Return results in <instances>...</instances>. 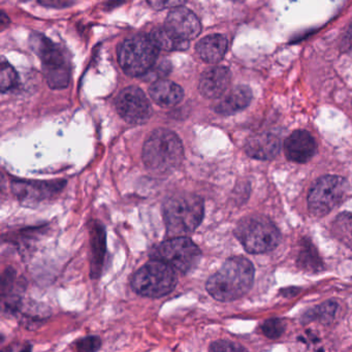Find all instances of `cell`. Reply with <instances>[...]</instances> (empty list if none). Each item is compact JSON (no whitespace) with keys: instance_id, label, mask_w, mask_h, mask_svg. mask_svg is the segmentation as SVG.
<instances>
[{"instance_id":"5b68a950","label":"cell","mask_w":352,"mask_h":352,"mask_svg":"<svg viewBox=\"0 0 352 352\" xmlns=\"http://www.w3.org/2000/svg\"><path fill=\"white\" fill-rule=\"evenodd\" d=\"M234 234L245 250L252 254L270 252L281 240L277 226L263 216H250L241 220Z\"/></svg>"},{"instance_id":"f546056e","label":"cell","mask_w":352,"mask_h":352,"mask_svg":"<svg viewBox=\"0 0 352 352\" xmlns=\"http://www.w3.org/2000/svg\"><path fill=\"white\" fill-rule=\"evenodd\" d=\"M346 43H347V44L352 45V25L350 26L349 32H348Z\"/></svg>"},{"instance_id":"484cf974","label":"cell","mask_w":352,"mask_h":352,"mask_svg":"<svg viewBox=\"0 0 352 352\" xmlns=\"http://www.w3.org/2000/svg\"><path fill=\"white\" fill-rule=\"evenodd\" d=\"M102 345V341L96 336H90V337L84 338L76 343V349L79 351H96L100 349Z\"/></svg>"},{"instance_id":"ffe728a7","label":"cell","mask_w":352,"mask_h":352,"mask_svg":"<svg viewBox=\"0 0 352 352\" xmlns=\"http://www.w3.org/2000/svg\"><path fill=\"white\" fill-rule=\"evenodd\" d=\"M150 36L160 50L170 52V51H184L188 48L189 42L177 36L166 26L155 28Z\"/></svg>"},{"instance_id":"9c48e42d","label":"cell","mask_w":352,"mask_h":352,"mask_svg":"<svg viewBox=\"0 0 352 352\" xmlns=\"http://www.w3.org/2000/svg\"><path fill=\"white\" fill-rule=\"evenodd\" d=\"M347 190V181L342 177H321L309 192V210L317 217L327 215L341 203Z\"/></svg>"},{"instance_id":"4fadbf2b","label":"cell","mask_w":352,"mask_h":352,"mask_svg":"<svg viewBox=\"0 0 352 352\" xmlns=\"http://www.w3.org/2000/svg\"><path fill=\"white\" fill-rule=\"evenodd\" d=\"M232 81V74L226 67L208 69L199 79V89L204 98L219 100L228 91Z\"/></svg>"},{"instance_id":"f1b7e54d","label":"cell","mask_w":352,"mask_h":352,"mask_svg":"<svg viewBox=\"0 0 352 352\" xmlns=\"http://www.w3.org/2000/svg\"><path fill=\"white\" fill-rule=\"evenodd\" d=\"M41 5L44 7L55 8V9H61L73 5L75 0H38Z\"/></svg>"},{"instance_id":"d6986e66","label":"cell","mask_w":352,"mask_h":352,"mask_svg":"<svg viewBox=\"0 0 352 352\" xmlns=\"http://www.w3.org/2000/svg\"><path fill=\"white\" fill-rule=\"evenodd\" d=\"M92 259L91 276L94 278L100 275L104 254H106V232L100 223L94 226L92 230Z\"/></svg>"},{"instance_id":"8fae6325","label":"cell","mask_w":352,"mask_h":352,"mask_svg":"<svg viewBox=\"0 0 352 352\" xmlns=\"http://www.w3.org/2000/svg\"><path fill=\"white\" fill-rule=\"evenodd\" d=\"M65 184V181L14 180L12 190L23 205L34 207L58 195Z\"/></svg>"},{"instance_id":"d4e9b609","label":"cell","mask_w":352,"mask_h":352,"mask_svg":"<svg viewBox=\"0 0 352 352\" xmlns=\"http://www.w3.org/2000/svg\"><path fill=\"white\" fill-rule=\"evenodd\" d=\"M261 331L269 339H277L285 331V322L279 318L269 319L261 325Z\"/></svg>"},{"instance_id":"8992f818","label":"cell","mask_w":352,"mask_h":352,"mask_svg":"<svg viewBox=\"0 0 352 352\" xmlns=\"http://www.w3.org/2000/svg\"><path fill=\"white\" fill-rule=\"evenodd\" d=\"M160 49L150 36L135 34L118 47V60L123 72L131 77L146 75L157 59Z\"/></svg>"},{"instance_id":"52a82bcc","label":"cell","mask_w":352,"mask_h":352,"mask_svg":"<svg viewBox=\"0 0 352 352\" xmlns=\"http://www.w3.org/2000/svg\"><path fill=\"white\" fill-rule=\"evenodd\" d=\"M32 46L42 60L48 85L52 89L67 88L71 78V71L63 51L43 34L32 36Z\"/></svg>"},{"instance_id":"6da1fadb","label":"cell","mask_w":352,"mask_h":352,"mask_svg":"<svg viewBox=\"0 0 352 352\" xmlns=\"http://www.w3.org/2000/svg\"><path fill=\"white\" fill-rule=\"evenodd\" d=\"M254 267L242 256L228 258L206 284L212 298L220 302H232L244 296L252 287Z\"/></svg>"},{"instance_id":"4316f807","label":"cell","mask_w":352,"mask_h":352,"mask_svg":"<svg viewBox=\"0 0 352 352\" xmlns=\"http://www.w3.org/2000/svg\"><path fill=\"white\" fill-rule=\"evenodd\" d=\"M210 351L215 352H228V351H245V348L234 342L226 341V340H219L214 342L209 348Z\"/></svg>"},{"instance_id":"2e32d148","label":"cell","mask_w":352,"mask_h":352,"mask_svg":"<svg viewBox=\"0 0 352 352\" xmlns=\"http://www.w3.org/2000/svg\"><path fill=\"white\" fill-rule=\"evenodd\" d=\"M252 100V91L247 86H238L220 98L219 102L214 106V111L218 114L230 116L244 110Z\"/></svg>"},{"instance_id":"603a6c76","label":"cell","mask_w":352,"mask_h":352,"mask_svg":"<svg viewBox=\"0 0 352 352\" xmlns=\"http://www.w3.org/2000/svg\"><path fill=\"white\" fill-rule=\"evenodd\" d=\"M18 83V75L14 67L3 61L0 69V89L3 94L13 89Z\"/></svg>"},{"instance_id":"e0dca14e","label":"cell","mask_w":352,"mask_h":352,"mask_svg":"<svg viewBox=\"0 0 352 352\" xmlns=\"http://www.w3.org/2000/svg\"><path fill=\"white\" fill-rule=\"evenodd\" d=\"M152 100L164 108H170L180 104L184 92L178 84L168 80H157L149 88Z\"/></svg>"},{"instance_id":"7c38bea8","label":"cell","mask_w":352,"mask_h":352,"mask_svg":"<svg viewBox=\"0 0 352 352\" xmlns=\"http://www.w3.org/2000/svg\"><path fill=\"white\" fill-rule=\"evenodd\" d=\"M166 26L182 40H195L201 32V24L195 13L180 7L173 9L166 18Z\"/></svg>"},{"instance_id":"7402d4cb","label":"cell","mask_w":352,"mask_h":352,"mask_svg":"<svg viewBox=\"0 0 352 352\" xmlns=\"http://www.w3.org/2000/svg\"><path fill=\"white\" fill-rule=\"evenodd\" d=\"M298 261L300 269L306 270V271L318 272L319 270L322 269V263L319 258L318 253L312 243L309 241L302 244Z\"/></svg>"},{"instance_id":"7a4b0ae2","label":"cell","mask_w":352,"mask_h":352,"mask_svg":"<svg viewBox=\"0 0 352 352\" xmlns=\"http://www.w3.org/2000/svg\"><path fill=\"white\" fill-rule=\"evenodd\" d=\"M205 205L199 195L182 192L172 195L162 206V215L170 236L192 234L204 219Z\"/></svg>"},{"instance_id":"4dcf8cb0","label":"cell","mask_w":352,"mask_h":352,"mask_svg":"<svg viewBox=\"0 0 352 352\" xmlns=\"http://www.w3.org/2000/svg\"><path fill=\"white\" fill-rule=\"evenodd\" d=\"M234 1H242V0H234Z\"/></svg>"},{"instance_id":"44dd1931","label":"cell","mask_w":352,"mask_h":352,"mask_svg":"<svg viewBox=\"0 0 352 352\" xmlns=\"http://www.w3.org/2000/svg\"><path fill=\"white\" fill-rule=\"evenodd\" d=\"M336 238L352 250V213L340 214L333 224Z\"/></svg>"},{"instance_id":"83f0119b","label":"cell","mask_w":352,"mask_h":352,"mask_svg":"<svg viewBox=\"0 0 352 352\" xmlns=\"http://www.w3.org/2000/svg\"><path fill=\"white\" fill-rule=\"evenodd\" d=\"M187 0H148L150 7L156 11H162L166 9H177L186 3Z\"/></svg>"},{"instance_id":"30bf717a","label":"cell","mask_w":352,"mask_h":352,"mask_svg":"<svg viewBox=\"0 0 352 352\" xmlns=\"http://www.w3.org/2000/svg\"><path fill=\"white\" fill-rule=\"evenodd\" d=\"M116 109L123 120L129 124L147 122L152 115L151 104L140 88L127 87L116 98Z\"/></svg>"},{"instance_id":"5bb4252c","label":"cell","mask_w":352,"mask_h":352,"mask_svg":"<svg viewBox=\"0 0 352 352\" xmlns=\"http://www.w3.org/2000/svg\"><path fill=\"white\" fill-rule=\"evenodd\" d=\"M284 150L290 162L306 164L316 154L317 145L308 131H296L286 140Z\"/></svg>"},{"instance_id":"ac0fdd59","label":"cell","mask_w":352,"mask_h":352,"mask_svg":"<svg viewBox=\"0 0 352 352\" xmlns=\"http://www.w3.org/2000/svg\"><path fill=\"white\" fill-rule=\"evenodd\" d=\"M228 48V42L226 36L221 34H211L199 41L197 45V52L201 60L210 65L219 63Z\"/></svg>"},{"instance_id":"277c9868","label":"cell","mask_w":352,"mask_h":352,"mask_svg":"<svg viewBox=\"0 0 352 352\" xmlns=\"http://www.w3.org/2000/svg\"><path fill=\"white\" fill-rule=\"evenodd\" d=\"M177 271L168 263L152 258L135 272L131 287L138 294L146 298H158L168 296L176 287Z\"/></svg>"},{"instance_id":"3957f363","label":"cell","mask_w":352,"mask_h":352,"mask_svg":"<svg viewBox=\"0 0 352 352\" xmlns=\"http://www.w3.org/2000/svg\"><path fill=\"white\" fill-rule=\"evenodd\" d=\"M142 158L148 170L166 174L176 170L182 164L184 148L180 138L174 131L156 129L144 144Z\"/></svg>"},{"instance_id":"ba28073f","label":"cell","mask_w":352,"mask_h":352,"mask_svg":"<svg viewBox=\"0 0 352 352\" xmlns=\"http://www.w3.org/2000/svg\"><path fill=\"white\" fill-rule=\"evenodd\" d=\"M151 257L168 263L179 273L187 274L199 265L201 258V251L186 236H170L168 240L156 247Z\"/></svg>"},{"instance_id":"9a60e30c","label":"cell","mask_w":352,"mask_h":352,"mask_svg":"<svg viewBox=\"0 0 352 352\" xmlns=\"http://www.w3.org/2000/svg\"><path fill=\"white\" fill-rule=\"evenodd\" d=\"M280 140L271 133H258L247 141L245 151L257 160H274L280 152Z\"/></svg>"},{"instance_id":"cb8c5ba5","label":"cell","mask_w":352,"mask_h":352,"mask_svg":"<svg viewBox=\"0 0 352 352\" xmlns=\"http://www.w3.org/2000/svg\"><path fill=\"white\" fill-rule=\"evenodd\" d=\"M337 304L333 302H325L321 306L317 307L316 310L311 311L309 313V320L313 318L319 319L321 322L329 323L335 318L336 311H337Z\"/></svg>"}]
</instances>
